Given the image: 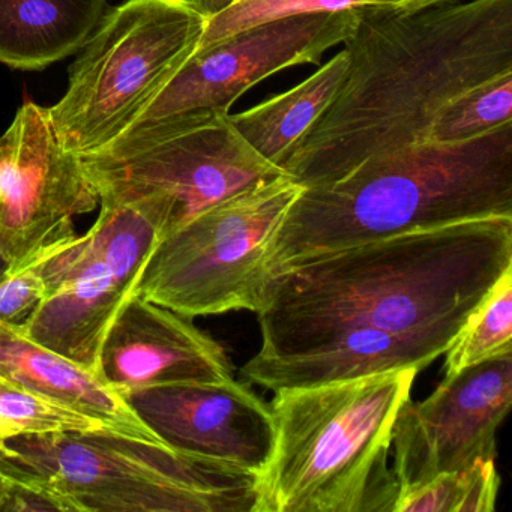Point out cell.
<instances>
[{"label": "cell", "mask_w": 512, "mask_h": 512, "mask_svg": "<svg viewBox=\"0 0 512 512\" xmlns=\"http://www.w3.org/2000/svg\"><path fill=\"white\" fill-rule=\"evenodd\" d=\"M512 269V217L464 221L287 266L256 310L262 344L242 367L272 392L392 371L445 355Z\"/></svg>", "instance_id": "6da1fadb"}, {"label": "cell", "mask_w": 512, "mask_h": 512, "mask_svg": "<svg viewBox=\"0 0 512 512\" xmlns=\"http://www.w3.org/2000/svg\"><path fill=\"white\" fill-rule=\"evenodd\" d=\"M340 92L281 170L304 188L374 155L430 142L443 110L512 71V0L359 8Z\"/></svg>", "instance_id": "7a4b0ae2"}, {"label": "cell", "mask_w": 512, "mask_h": 512, "mask_svg": "<svg viewBox=\"0 0 512 512\" xmlns=\"http://www.w3.org/2000/svg\"><path fill=\"white\" fill-rule=\"evenodd\" d=\"M512 217V122L464 142L374 155L337 181L304 188L269 244L287 266L392 236Z\"/></svg>", "instance_id": "3957f363"}, {"label": "cell", "mask_w": 512, "mask_h": 512, "mask_svg": "<svg viewBox=\"0 0 512 512\" xmlns=\"http://www.w3.org/2000/svg\"><path fill=\"white\" fill-rule=\"evenodd\" d=\"M419 371L275 392V442L253 512H394L392 428Z\"/></svg>", "instance_id": "277c9868"}, {"label": "cell", "mask_w": 512, "mask_h": 512, "mask_svg": "<svg viewBox=\"0 0 512 512\" xmlns=\"http://www.w3.org/2000/svg\"><path fill=\"white\" fill-rule=\"evenodd\" d=\"M0 475L70 512H253L257 475L115 431L0 440Z\"/></svg>", "instance_id": "5b68a950"}, {"label": "cell", "mask_w": 512, "mask_h": 512, "mask_svg": "<svg viewBox=\"0 0 512 512\" xmlns=\"http://www.w3.org/2000/svg\"><path fill=\"white\" fill-rule=\"evenodd\" d=\"M100 205H149L166 235L212 206L284 175L238 133L230 113L194 110L125 131L79 155Z\"/></svg>", "instance_id": "8992f818"}, {"label": "cell", "mask_w": 512, "mask_h": 512, "mask_svg": "<svg viewBox=\"0 0 512 512\" xmlns=\"http://www.w3.org/2000/svg\"><path fill=\"white\" fill-rule=\"evenodd\" d=\"M206 23L188 0H125L106 11L47 109L62 146L88 155L121 136L199 50Z\"/></svg>", "instance_id": "52a82bcc"}, {"label": "cell", "mask_w": 512, "mask_h": 512, "mask_svg": "<svg viewBox=\"0 0 512 512\" xmlns=\"http://www.w3.org/2000/svg\"><path fill=\"white\" fill-rule=\"evenodd\" d=\"M302 190L281 175L197 215L161 239L136 295L188 319L256 313L269 280V244Z\"/></svg>", "instance_id": "ba28073f"}, {"label": "cell", "mask_w": 512, "mask_h": 512, "mask_svg": "<svg viewBox=\"0 0 512 512\" xmlns=\"http://www.w3.org/2000/svg\"><path fill=\"white\" fill-rule=\"evenodd\" d=\"M100 206L91 229L65 239L47 259L46 298L20 325L32 341L92 373L110 326L166 235L148 205Z\"/></svg>", "instance_id": "9c48e42d"}, {"label": "cell", "mask_w": 512, "mask_h": 512, "mask_svg": "<svg viewBox=\"0 0 512 512\" xmlns=\"http://www.w3.org/2000/svg\"><path fill=\"white\" fill-rule=\"evenodd\" d=\"M511 404L512 352L445 376L425 400L409 398L392 428L398 497L442 473L496 458L497 430Z\"/></svg>", "instance_id": "30bf717a"}, {"label": "cell", "mask_w": 512, "mask_h": 512, "mask_svg": "<svg viewBox=\"0 0 512 512\" xmlns=\"http://www.w3.org/2000/svg\"><path fill=\"white\" fill-rule=\"evenodd\" d=\"M100 205L82 160L56 136L46 107L28 101L0 136V248L10 266L76 235Z\"/></svg>", "instance_id": "8fae6325"}, {"label": "cell", "mask_w": 512, "mask_h": 512, "mask_svg": "<svg viewBox=\"0 0 512 512\" xmlns=\"http://www.w3.org/2000/svg\"><path fill=\"white\" fill-rule=\"evenodd\" d=\"M356 17L358 10L289 17L199 49L125 131L194 110L229 113L262 80L287 68L316 64L329 49L346 43Z\"/></svg>", "instance_id": "7c38bea8"}, {"label": "cell", "mask_w": 512, "mask_h": 512, "mask_svg": "<svg viewBox=\"0 0 512 512\" xmlns=\"http://www.w3.org/2000/svg\"><path fill=\"white\" fill-rule=\"evenodd\" d=\"M140 421L169 448L259 475L275 442L271 404L235 377L179 382L124 395Z\"/></svg>", "instance_id": "4fadbf2b"}, {"label": "cell", "mask_w": 512, "mask_h": 512, "mask_svg": "<svg viewBox=\"0 0 512 512\" xmlns=\"http://www.w3.org/2000/svg\"><path fill=\"white\" fill-rule=\"evenodd\" d=\"M97 373L122 397L167 383L233 379L229 356L211 335L188 317L137 295L110 326Z\"/></svg>", "instance_id": "5bb4252c"}, {"label": "cell", "mask_w": 512, "mask_h": 512, "mask_svg": "<svg viewBox=\"0 0 512 512\" xmlns=\"http://www.w3.org/2000/svg\"><path fill=\"white\" fill-rule=\"evenodd\" d=\"M0 380L79 410L115 433L164 445L100 374L35 343L20 325L0 322Z\"/></svg>", "instance_id": "9a60e30c"}, {"label": "cell", "mask_w": 512, "mask_h": 512, "mask_svg": "<svg viewBox=\"0 0 512 512\" xmlns=\"http://www.w3.org/2000/svg\"><path fill=\"white\" fill-rule=\"evenodd\" d=\"M109 0H0V64L40 71L79 53Z\"/></svg>", "instance_id": "2e32d148"}, {"label": "cell", "mask_w": 512, "mask_h": 512, "mask_svg": "<svg viewBox=\"0 0 512 512\" xmlns=\"http://www.w3.org/2000/svg\"><path fill=\"white\" fill-rule=\"evenodd\" d=\"M347 68L349 52L344 49L295 88L253 109L230 115V122L257 154L281 169L334 103Z\"/></svg>", "instance_id": "e0dca14e"}, {"label": "cell", "mask_w": 512, "mask_h": 512, "mask_svg": "<svg viewBox=\"0 0 512 512\" xmlns=\"http://www.w3.org/2000/svg\"><path fill=\"white\" fill-rule=\"evenodd\" d=\"M494 460L482 458L401 494L394 512H493L502 484Z\"/></svg>", "instance_id": "ac0fdd59"}, {"label": "cell", "mask_w": 512, "mask_h": 512, "mask_svg": "<svg viewBox=\"0 0 512 512\" xmlns=\"http://www.w3.org/2000/svg\"><path fill=\"white\" fill-rule=\"evenodd\" d=\"M506 352H512V269L470 314L446 350L445 376Z\"/></svg>", "instance_id": "d6986e66"}, {"label": "cell", "mask_w": 512, "mask_h": 512, "mask_svg": "<svg viewBox=\"0 0 512 512\" xmlns=\"http://www.w3.org/2000/svg\"><path fill=\"white\" fill-rule=\"evenodd\" d=\"M371 7L418 10L413 0H233V4L226 10L209 17L199 49L212 46L245 29L275 20Z\"/></svg>", "instance_id": "ffe728a7"}, {"label": "cell", "mask_w": 512, "mask_h": 512, "mask_svg": "<svg viewBox=\"0 0 512 512\" xmlns=\"http://www.w3.org/2000/svg\"><path fill=\"white\" fill-rule=\"evenodd\" d=\"M508 122H512V71L482 83L449 104L434 122L430 142H464Z\"/></svg>", "instance_id": "44dd1931"}, {"label": "cell", "mask_w": 512, "mask_h": 512, "mask_svg": "<svg viewBox=\"0 0 512 512\" xmlns=\"http://www.w3.org/2000/svg\"><path fill=\"white\" fill-rule=\"evenodd\" d=\"M53 431L112 430L79 410L0 380V440Z\"/></svg>", "instance_id": "7402d4cb"}, {"label": "cell", "mask_w": 512, "mask_h": 512, "mask_svg": "<svg viewBox=\"0 0 512 512\" xmlns=\"http://www.w3.org/2000/svg\"><path fill=\"white\" fill-rule=\"evenodd\" d=\"M64 241L41 248L34 256L8 266L0 274V322L23 325L37 310L46 298L44 265Z\"/></svg>", "instance_id": "603a6c76"}, {"label": "cell", "mask_w": 512, "mask_h": 512, "mask_svg": "<svg viewBox=\"0 0 512 512\" xmlns=\"http://www.w3.org/2000/svg\"><path fill=\"white\" fill-rule=\"evenodd\" d=\"M8 481V479H7ZM38 511H61L58 503L26 485L8 481L4 499L0 503V512H38Z\"/></svg>", "instance_id": "cb8c5ba5"}, {"label": "cell", "mask_w": 512, "mask_h": 512, "mask_svg": "<svg viewBox=\"0 0 512 512\" xmlns=\"http://www.w3.org/2000/svg\"><path fill=\"white\" fill-rule=\"evenodd\" d=\"M415 2V7L425 8V7H433V5H442V4H451V2H460V0H413Z\"/></svg>", "instance_id": "d4e9b609"}, {"label": "cell", "mask_w": 512, "mask_h": 512, "mask_svg": "<svg viewBox=\"0 0 512 512\" xmlns=\"http://www.w3.org/2000/svg\"><path fill=\"white\" fill-rule=\"evenodd\" d=\"M8 266H10V262H8L7 257H5L4 251H2V248H0V274L5 271V269H8Z\"/></svg>", "instance_id": "484cf974"}, {"label": "cell", "mask_w": 512, "mask_h": 512, "mask_svg": "<svg viewBox=\"0 0 512 512\" xmlns=\"http://www.w3.org/2000/svg\"><path fill=\"white\" fill-rule=\"evenodd\" d=\"M7 484V479L0 475V503H2V499H4L5 490H7Z\"/></svg>", "instance_id": "4316f807"}, {"label": "cell", "mask_w": 512, "mask_h": 512, "mask_svg": "<svg viewBox=\"0 0 512 512\" xmlns=\"http://www.w3.org/2000/svg\"><path fill=\"white\" fill-rule=\"evenodd\" d=\"M188 2H190V4L193 5V7L196 8V10H197V5L200 4V0H188Z\"/></svg>", "instance_id": "83f0119b"}]
</instances>
